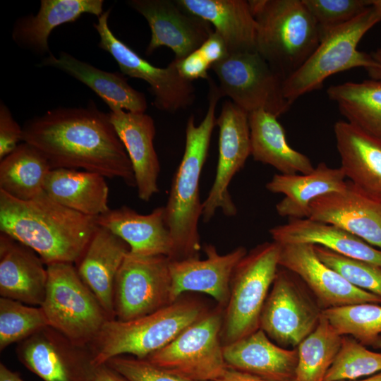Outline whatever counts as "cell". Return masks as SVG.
Here are the masks:
<instances>
[{
  "mask_svg": "<svg viewBox=\"0 0 381 381\" xmlns=\"http://www.w3.org/2000/svg\"><path fill=\"white\" fill-rule=\"evenodd\" d=\"M22 128V140L38 150L52 169H83L136 186L130 159L109 114L94 102L85 107L47 111L26 121Z\"/></svg>",
  "mask_w": 381,
  "mask_h": 381,
  "instance_id": "cell-1",
  "label": "cell"
},
{
  "mask_svg": "<svg viewBox=\"0 0 381 381\" xmlns=\"http://www.w3.org/2000/svg\"><path fill=\"white\" fill-rule=\"evenodd\" d=\"M98 227L96 217L71 210L44 190L28 200L0 190V231L34 250L46 265L76 263Z\"/></svg>",
  "mask_w": 381,
  "mask_h": 381,
  "instance_id": "cell-2",
  "label": "cell"
},
{
  "mask_svg": "<svg viewBox=\"0 0 381 381\" xmlns=\"http://www.w3.org/2000/svg\"><path fill=\"white\" fill-rule=\"evenodd\" d=\"M207 82L209 102L207 113L198 125L195 124L193 115L187 121L183 155L172 180L164 206L166 221L173 241L171 260L199 258L201 249L198 233V222L202 214L200 179L216 126V107L221 98L218 86L211 78Z\"/></svg>",
  "mask_w": 381,
  "mask_h": 381,
  "instance_id": "cell-3",
  "label": "cell"
},
{
  "mask_svg": "<svg viewBox=\"0 0 381 381\" xmlns=\"http://www.w3.org/2000/svg\"><path fill=\"white\" fill-rule=\"evenodd\" d=\"M258 25L256 51L284 80L318 47L321 34L303 0H250Z\"/></svg>",
  "mask_w": 381,
  "mask_h": 381,
  "instance_id": "cell-4",
  "label": "cell"
},
{
  "mask_svg": "<svg viewBox=\"0 0 381 381\" xmlns=\"http://www.w3.org/2000/svg\"><path fill=\"white\" fill-rule=\"evenodd\" d=\"M208 309L199 301L182 298L147 315L128 321L107 320L90 345L96 368L124 354L145 359L173 341Z\"/></svg>",
  "mask_w": 381,
  "mask_h": 381,
  "instance_id": "cell-5",
  "label": "cell"
},
{
  "mask_svg": "<svg viewBox=\"0 0 381 381\" xmlns=\"http://www.w3.org/2000/svg\"><path fill=\"white\" fill-rule=\"evenodd\" d=\"M381 21V13L372 5L350 22L321 34L315 50L306 62L284 80L283 92L291 103L318 90L329 76L353 68L375 66L372 54L357 49L365 34Z\"/></svg>",
  "mask_w": 381,
  "mask_h": 381,
  "instance_id": "cell-6",
  "label": "cell"
},
{
  "mask_svg": "<svg viewBox=\"0 0 381 381\" xmlns=\"http://www.w3.org/2000/svg\"><path fill=\"white\" fill-rule=\"evenodd\" d=\"M47 269V289L40 307L49 327L73 344L87 347L109 317L73 263H54Z\"/></svg>",
  "mask_w": 381,
  "mask_h": 381,
  "instance_id": "cell-7",
  "label": "cell"
},
{
  "mask_svg": "<svg viewBox=\"0 0 381 381\" xmlns=\"http://www.w3.org/2000/svg\"><path fill=\"white\" fill-rule=\"evenodd\" d=\"M279 254L277 243L265 242L247 253L236 266L224 309L223 346L260 329L262 309L279 267Z\"/></svg>",
  "mask_w": 381,
  "mask_h": 381,
  "instance_id": "cell-8",
  "label": "cell"
},
{
  "mask_svg": "<svg viewBox=\"0 0 381 381\" xmlns=\"http://www.w3.org/2000/svg\"><path fill=\"white\" fill-rule=\"evenodd\" d=\"M224 308L217 306L146 360L191 381H215L227 370L221 331Z\"/></svg>",
  "mask_w": 381,
  "mask_h": 381,
  "instance_id": "cell-9",
  "label": "cell"
},
{
  "mask_svg": "<svg viewBox=\"0 0 381 381\" xmlns=\"http://www.w3.org/2000/svg\"><path fill=\"white\" fill-rule=\"evenodd\" d=\"M211 68L220 97L248 114L263 110L279 117L292 104L284 95V80L257 51L230 53Z\"/></svg>",
  "mask_w": 381,
  "mask_h": 381,
  "instance_id": "cell-10",
  "label": "cell"
},
{
  "mask_svg": "<svg viewBox=\"0 0 381 381\" xmlns=\"http://www.w3.org/2000/svg\"><path fill=\"white\" fill-rule=\"evenodd\" d=\"M322 309L293 272L279 267L260 318V329L277 344L296 348L316 327Z\"/></svg>",
  "mask_w": 381,
  "mask_h": 381,
  "instance_id": "cell-11",
  "label": "cell"
},
{
  "mask_svg": "<svg viewBox=\"0 0 381 381\" xmlns=\"http://www.w3.org/2000/svg\"><path fill=\"white\" fill-rule=\"evenodd\" d=\"M169 264L164 255L127 253L114 284L115 319L134 320L171 303Z\"/></svg>",
  "mask_w": 381,
  "mask_h": 381,
  "instance_id": "cell-12",
  "label": "cell"
},
{
  "mask_svg": "<svg viewBox=\"0 0 381 381\" xmlns=\"http://www.w3.org/2000/svg\"><path fill=\"white\" fill-rule=\"evenodd\" d=\"M110 12V9L104 11L93 24L99 36V47L114 59L124 75L143 80L149 85L158 109L174 113L192 105L195 88L192 81L181 75L176 60L166 68H159L142 58L112 32L108 23Z\"/></svg>",
  "mask_w": 381,
  "mask_h": 381,
  "instance_id": "cell-13",
  "label": "cell"
},
{
  "mask_svg": "<svg viewBox=\"0 0 381 381\" xmlns=\"http://www.w3.org/2000/svg\"><path fill=\"white\" fill-rule=\"evenodd\" d=\"M219 126V157L216 175L207 198L202 202L203 222H209L220 209L234 217L237 209L229 191L233 177L251 154L248 114L231 101L226 100L217 119Z\"/></svg>",
  "mask_w": 381,
  "mask_h": 381,
  "instance_id": "cell-14",
  "label": "cell"
},
{
  "mask_svg": "<svg viewBox=\"0 0 381 381\" xmlns=\"http://www.w3.org/2000/svg\"><path fill=\"white\" fill-rule=\"evenodd\" d=\"M20 361L44 381H92L97 368L87 347L46 327L19 342Z\"/></svg>",
  "mask_w": 381,
  "mask_h": 381,
  "instance_id": "cell-15",
  "label": "cell"
},
{
  "mask_svg": "<svg viewBox=\"0 0 381 381\" xmlns=\"http://www.w3.org/2000/svg\"><path fill=\"white\" fill-rule=\"evenodd\" d=\"M279 245V267L295 274L313 294L322 310L363 303L381 304V297L354 286L322 262L315 253L314 245Z\"/></svg>",
  "mask_w": 381,
  "mask_h": 381,
  "instance_id": "cell-16",
  "label": "cell"
},
{
  "mask_svg": "<svg viewBox=\"0 0 381 381\" xmlns=\"http://www.w3.org/2000/svg\"><path fill=\"white\" fill-rule=\"evenodd\" d=\"M133 10L147 20L151 37L145 54L167 47L181 59L197 50L214 32L211 24L171 0H130Z\"/></svg>",
  "mask_w": 381,
  "mask_h": 381,
  "instance_id": "cell-17",
  "label": "cell"
},
{
  "mask_svg": "<svg viewBox=\"0 0 381 381\" xmlns=\"http://www.w3.org/2000/svg\"><path fill=\"white\" fill-rule=\"evenodd\" d=\"M203 250L206 255L204 260L199 258L170 260L171 303L183 293L199 292L210 296L224 309L229 298L232 274L247 250L239 246L220 255L212 244L205 245Z\"/></svg>",
  "mask_w": 381,
  "mask_h": 381,
  "instance_id": "cell-18",
  "label": "cell"
},
{
  "mask_svg": "<svg viewBox=\"0 0 381 381\" xmlns=\"http://www.w3.org/2000/svg\"><path fill=\"white\" fill-rule=\"evenodd\" d=\"M309 219L341 227L381 250V202L365 195L349 181L342 190L313 200Z\"/></svg>",
  "mask_w": 381,
  "mask_h": 381,
  "instance_id": "cell-19",
  "label": "cell"
},
{
  "mask_svg": "<svg viewBox=\"0 0 381 381\" xmlns=\"http://www.w3.org/2000/svg\"><path fill=\"white\" fill-rule=\"evenodd\" d=\"M110 120L130 159L138 198L148 202L159 192V159L154 147L156 128L152 118L145 113L121 109L111 111Z\"/></svg>",
  "mask_w": 381,
  "mask_h": 381,
  "instance_id": "cell-20",
  "label": "cell"
},
{
  "mask_svg": "<svg viewBox=\"0 0 381 381\" xmlns=\"http://www.w3.org/2000/svg\"><path fill=\"white\" fill-rule=\"evenodd\" d=\"M228 368L267 381H295L298 362L296 348H284L260 329L223 346Z\"/></svg>",
  "mask_w": 381,
  "mask_h": 381,
  "instance_id": "cell-21",
  "label": "cell"
},
{
  "mask_svg": "<svg viewBox=\"0 0 381 381\" xmlns=\"http://www.w3.org/2000/svg\"><path fill=\"white\" fill-rule=\"evenodd\" d=\"M31 248L6 234L0 235V294L32 306L45 297L47 269Z\"/></svg>",
  "mask_w": 381,
  "mask_h": 381,
  "instance_id": "cell-22",
  "label": "cell"
},
{
  "mask_svg": "<svg viewBox=\"0 0 381 381\" xmlns=\"http://www.w3.org/2000/svg\"><path fill=\"white\" fill-rule=\"evenodd\" d=\"M128 245L109 229L98 226L76 262L78 273L94 294L109 320L115 319L114 284Z\"/></svg>",
  "mask_w": 381,
  "mask_h": 381,
  "instance_id": "cell-23",
  "label": "cell"
},
{
  "mask_svg": "<svg viewBox=\"0 0 381 381\" xmlns=\"http://www.w3.org/2000/svg\"><path fill=\"white\" fill-rule=\"evenodd\" d=\"M341 168L358 190L381 202V138L347 121L334 126Z\"/></svg>",
  "mask_w": 381,
  "mask_h": 381,
  "instance_id": "cell-24",
  "label": "cell"
},
{
  "mask_svg": "<svg viewBox=\"0 0 381 381\" xmlns=\"http://www.w3.org/2000/svg\"><path fill=\"white\" fill-rule=\"evenodd\" d=\"M98 226L104 227L124 241L130 252L141 255L171 257L173 241L166 221L164 207L148 214H141L122 206L109 210L96 217Z\"/></svg>",
  "mask_w": 381,
  "mask_h": 381,
  "instance_id": "cell-25",
  "label": "cell"
},
{
  "mask_svg": "<svg viewBox=\"0 0 381 381\" xmlns=\"http://www.w3.org/2000/svg\"><path fill=\"white\" fill-rule=\"evenodd\" d=\"M341 167L332 168L319 163L308 174H277L267 183L266 188L284 197L276 205L281 217L289 219L309 218L310 205L315 198L345 188L347 181Z\"/></svg>",
  "mask_w": 381,
  "mask_h": 381,
  "instance_id": "cell-26",
  "label": "cell"
},
{
  "mask_svg": "<svg viewBox=\"0 0 381 381\" xmlns=\"http://www.w3.org/2000/svg\"><path fill=\"white\" fill-rule=\"evenodd\" d=\"M269 232L273 241L279 244H313L381 267L380 249L332 224L309 218L294 219L270 229Z\"/></svg>",
  "mask_w": 381,
  "mask_h": 381,
  "instance_id": "cell-27",
  "label": "cell"
},
{
  "mask_svg": "<svg viewBox=\"0 0 381 381\" xmlns=\"http://www.w3.org/2000/svg\"><path fill=\"white\" fill-rule=\"evenodd\" d=\"M102 0H42L36 15L18 19L12 38L19 47L39 54H50L49 37L58 26L77 20L83 14L98 18L104 13Z\"/></svg>",
  "mask_w": 381,
  "mask_h": 381,
  "instance_id": "cell-28",
  "label": "cell"
},
{
  "mask_svg": "<svg viewBox=\"0 0 381 381\" xmlns=\"http://www.w3.org/2000/svg\"><path fill=\"white\" fill-rule=\"evenodd\" d=\"M41 66L59 69L85 84L107 104L110 111L121 109L145 113L147 109L145 95L132 87L123 73L101 70L64 52L58 57L52 54L47 55Z\"/></svg>",
  "mask_w": 381,
  "mask_h": 381,
  "instance_id": "cell-29",
  "label": "cell"
},
{
  "mask_svg": "<svg viewBox=\"0 0 381 381\" xmlns=\"http://www.w3.org/2000/svg\"><path fill=\"white\" fill-rule=\"evenodd\" d=\"M186 11L213 25L229 54L256 51L258 25L249 1L176 0Z\"/></svg>",
  "mask_w": 381,
  "mask_h": 381,
  "instance_id": "cell-30",
  "label": "cell"
},
{
  "mask_svg": "<svg viewBox=\"0 0 381 381\" xmlns=\"http://www.w3.org/2000/svg\"><path fill=\"white\" fill-rule=\"evenodd\" d=\"M105 179L95 172L54 169L47 176L43 190L59 204L84 215L97 217L110 210Z\"/></svg>",
  "mask_w": 381,
  "mask_h": 381,
  "instance_id": "cell-31",
  "label": "cell"
},
{
  "mask_svg": "<svg viewBox=\"0 0 381 381\" xmlns=\"http://www.w3.org/2000/svg\"><path fill=\"white\" fill-rule=\"evenodd\" d=\"M276 116L258 110L248 114L251 155L282 174H306L315 167L310 159L288 143L283 126Z\"/></svg>",
  "mask_w": 381,
  "mask_h": 381,
  "instance_id": "cell-32",
  "label": "cell"
},
{
  "mask_svg": "<svg viewBox=\"0 0 381 381\" xmlns=\"http://www.w3.org/2000/svg\"><path fill=\"white\" fill-rule=\"evenodd\" d=\"M51 170L47 158L23 142L0 160V190L18 200L32 199L44 190Z\"/></svg>",
  "mask_w": 381,
  "mask_h": 381,
  "instance_id": "cell-33",
  "label": "cell"
},
{
  "mask_svg": "<svg viewBox=\"0 0 381 381\" xmlns=\"http://www.w3.org/2000/svg\"><path fill=\"white\" fill-rule=\"evenodd\" d=\"M327 93L347 122L381 138V80L334 85Z\"/></svg>",
  "mask_w": 381,
  "mask_h": 381,
  "instance_id": "cell-34",
  "label": "cell"
},
{
  "mask_svg": "<svg viewBox=\"0 0 381 381\" xmlns=\"http://www.w3.org/2000/svg\"><path fill=\"white\" fill-rule=\"evenodd\" d=\"M342 336L322 313L315 329L296 347L295 381H324L339 351Z\"/></svg>",
  "mask_w": 381,
  "mask_h": 381,
  "instance_id": "cell-35",
  "label": "cell"
},
{
  "mask_svg": "<svg viewBox=\"0 0 381 381\" xmlns=\"http://www.w3.org/2000/svg\"><path fill=\"white\" fill-rule=\"evenodd\" d=\"M341 335L353 337L365 346L381 348V304L363 303L322 310Z\"/></svg>",
  "mask_w": 381,
  "mask_h": 381,
  "instance_id": "cell-36",
  "label": "cell"
},
{
  "mask_svg": "<svg viewBox=\"0 0 381 381\" xmlns=\"http://www.w3.org/2000/svg\"><path fill=\"white\" fill-rule=\"evenodd\" d=\"M49 326L40 306H32L11 298H0V351L20 342Z\"/></svg>",
  "mask_w": 381,
  "mask_h": 381,
  "instance_id": "cell-37",
  "label": "cell"
},
{
  "mask_svg": "<svg viewBox=\"0 0 381 381\" xmlns=\"http://www.w3.org/2000/svg\"><path fill=\"white\" fill-rule=\"evenodd\" d=\"M381 373V352L370 351L353 337L343 335L339 351L324 381L353 380Z\"/></svg>",
  "mask_w": 381,
  "mask_h": 381,
  "instance_id": "cell-38",
  "label": "cell"
},
{
  "mask_svg": "<svg viewBox=\"0 0 381 381\" xmlns=\"http://www.w3.org/2000/svg\"><path fill=\"white\" fill-rule=\"evenodd\" d=\"M319 259L354 286L381 297V267L314 246Z\"/></svg>",
  "mask_w": 381,
  "mask_h": 381,
  "instance_id": "cell-39",
  "label": "cell"
},
{
  "mask_svg": "<svg viewBox=\"0 0 381 381\" xmlns=\"http://www.w3.org/2000/svg\"><path fill=\"white\" fill-rule=\"evenodd\" d=\"M320 34L346 24L371 6V0H303Z\"/></svg>",
  "mask_w": 381,
  "mask_h": 381,
  "instance_id": "cell-40",
  "label": "cell"
},
{
  "mask_svg": "<svg viewBox=\"0 0 381 381\" xmlns=\"http://www.w3.org/2000/svg\"><path fill=\"white\" fill-rule=\"evenodd\" d=\"M106 365L128 381H191L154 365L146 359L120 356L110 359Z\"/></svg>",
  "mask_w": 381,
  "mask_h": 381,
  "instance_id": "cell-41",
  "label": "cell"
},
{
  "mask_svg": "<svg viewBox=\"0 0 381 381\" xmlns=\"http://www.w3.org/2000/svg\"><path fill=\"white\" fill-rule=\"evenodd\" d=\"M23 138V128L14 118L8 107L0 104V160L13 152Z\"/></svg>",
  "mask_w": 381,
  "mask_h": 381,
  "instance_id": "cell-42",
  "label": "cell"
},
{
  "mask_svg": "<svg viewBox=\"0 0 381 381\" xmlns=\"http://www.w3.org/2000/svg\"><path fill=\"white\" fill-rule=\"evenodd\" d=\"M174 59L179 73L184 78L190 81L198 78L207 80L210 78L207 71L211 66L198 50L181 59Z\"/></svg>",
  "mask_w": 381,
  "mask_h": 381,
  "instance_id": "cell-43",
  "label": "cell"
},
{
  "mask_svg": "<svg viewBox=\"0 0 381 381\" xmlns=\"http://www.w3.org/2000/svg\"><path fill=\"white\" fill-rule=\"evenodd\" d=\"M197 50L210 66L229 54L225 42L214 30Z\"/></svg>",
  "mask_w": 381,
  "mask_h": 381,
  "instance_id": "cell-44",
  "label": "cell"
},
{
  "mask_svg": "<svg viewBox=\"0 0 381 381\" xmlns=\"http://www.w3.org/2000/svg\"><path fill=\"white\" fill-rule=\"evenodd\" d=\"M92 381H128L116 370L104 364L98 367Z\"/></svg>",
  "mask_w": 381,
  "mask_h": 381,
  "instance_id": "cell-45",
  "label": "cell"
},
{
  "mask_svg": "<svg viewBox=\"0 0 381 381\" xmlns=\"http://www.w3.org/2000/svg\"><path fill=\"white\" fill-rule=\"evenodd\" d=\"M215 381H267L256 376L227 368L222 377Z\"/></svg>",
  "mask_w": 381,
  "mask_h": 381,
  "instance_id": "cell-46",
  "label": "cell"
},
{
  "mask_svg": "<svg viewBox=\"0 0 381 381\" xmlns=\"http://www.w3.org/2000/svg\"><path fill=\"white\" fill-rule=\"evenodd\" d=\"M0 381H24L18 373L8 368L4 363H0Z\"/></svg>",
  "mask_w": 381,
  "mask_h": 381,
  "instance_id": "cell-47",
  "label": "cell"
},
{
  "mask_svg": "<svg viewBox=\"0 0 381 381\" xmlns=\"http://www.w3.org/2000/svg\"><path fill=\"white\" fill-rule=\"evenodd\" d=\"M375 61V66L365 69L371 79L381 80V56L375 52L372 53Z\"/></svg>",
  "mask_w": 381,
  "mask_h": 381,
  "instance_id": "cell-48",
  "label": "cell"
},
{
  "mask_svg": "<svg viewBox=\"0 0 381 381\" xmlns=\"http://www.w3.org/2000/svg\"><path fill=\"white\" fill-rule=\"evenodd\" d=\"M342 381H381V373H377L375 375L366 377L364 379L361 380H342Z\"/></svg>",
  "mask_w": 381,
  "mask_h": 381,
  "instance_id": "cell-49",
  "label": "cell"
},
{
  "mask_svg": "<svg viewBox=\"0 0 381 381\" xmlns=\"http://www.w3.org/2000/svg\"><path fill=\"white\" fill-rule=\"evenodd\" d=\"M371 4L381 13V0H371Z\"/></svg>",
  "mask_w": 381,
  "mask_h": 381,
  "instance_id": "cell-50",
  "label": "cell"
},
{
  "mask_svg": "<svg viewBox=\"0 0 381 381\" xmlns=\"http://www.w3.org/2000/svg\"><path fill=\"white\" fill-rule=\"evenodd\" d=\"M377 55L381 56V47L377 49V51L375 52Z\"/></svg>",
  "mask_w": 381,
  "mask_h": 381,
  "instance_id": "cell-51",
  "label": "cell"
}]
</instances>
